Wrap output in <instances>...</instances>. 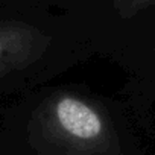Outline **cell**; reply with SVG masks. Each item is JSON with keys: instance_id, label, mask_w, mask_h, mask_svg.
<instances>
[{"instance_id": "6da1fadb", "label": "cell", "mask_w": 155, "mask_h": 155, "mask_svg": "<svg viewBox=\"0 0 155 155\" xmlns=\"http://www.w3.org/2000/svg\"><path fill=\"white\" fill-rule=\"evenodd\" d=\"M32 131L43 143L76 153H105L116 143L105 110L71 91L46 97L32 116Z\"/></svg>"}, {"instance_id": "7a4b0ae2", "label": "cell", "mask_w": 155, "mask_h": 155, "mask_svg": "<svg viewBox=\"0 0 155 155\" xmlns=\"http://www.w3.org/2000/svg\"><path fill=\"white\" fill-rule=\"evenodd\" d=\"M50 37L26 21H0V79L35 64L49 49Z\"/></svg>"}, {"instance_id": "3957f363", "label": "cell", "mask_w": 155, "mask_h": 155, "mask_svg": "<svg viewBox=\"0 0 155 155\" xmlns=\"http://www.w3.org/2000/svg\"><path fill=\"white\" fill-rule=\"evenodd\" d=\"M155 6V0H114V9L123 18H131Z\"/></svg>"}]
</instances>
